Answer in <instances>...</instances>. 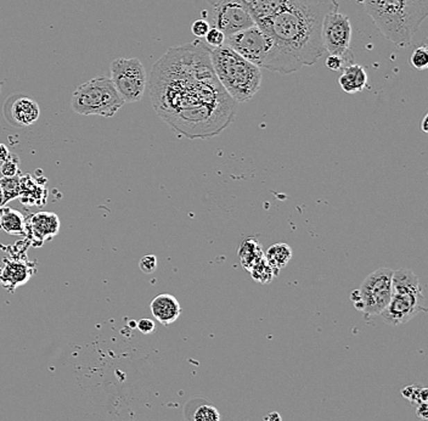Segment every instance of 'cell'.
Instances as JSON below:
<instances>
[{
  "mask_svg": "<svg viewBox=\"0 0 428 421\" xmlns=\"http://www.w3.org/2000/svg\"><path fill=\"white\" fill-rule=\"evenodd\" d=\"M150 97L158 116L191 140L217 137L235 119L237 103L216 77L203 40L168 49L153 66Z\"/></svg>",
  "mask_w": 428,
  "mask_h": 421,
  "instance_id": "cell-1",
  "label": "cell"
},
{
  "mask_svg": "<svg viewBox=\"0 0 428 421\" xmlns=\"http://www.w3.org/2000/svg\"><path fill=\"white\" fill-rule=\"evenodd\" d=\"M339 8L337 0H307L258 22L273 40L263 69L290 74L314 66L325 53L321 37L324 17Z\"/></svg>",
  "mask_w": 428,
  "mask_h": 421,
  "instance_id": "cell-2",
  "label": "cell"
},
{
  "mask_svg": "<svg viewBox=\"0 0 428 421\" xmlns=\"http://www.w3.org/2000/svg\"><path fill=\"white\" fill-rule=\"evenodd\" d=\"M386 40L399 48L411 44L428 15V0H358Z\"/></svg>",
  "mask_w": 428,
  "mask_h": 421,
  "instance_id": "cell-3",
  "label": "cell"
},
{
  "mask_svg": "<svg viewBox=\"0 0 428 421\" xmlns=\"http://www.w3.org/2000/svg\"><path fill=\"white\" fill-rule=\"evenodd\" d=\"M211 63L219 83L235 103L250 101L261 89V69L228 45L211 48Z\"/></svg>",
  "mask_w": 428,
  "mask_h": 421,
  "instance_id": "cell-4",
  "label": "cell"
},
{
  "mask_svg": "<svg viewBox=\"0 0 428 421\" xmlns=\"http://www.w3.org/2000/svg\"><path fill=\"white\" fill-rule=\"evenodd\" d=\"M423 312H427V302L418 275L410 270H393L391 299L379 314L384 323L400 327Z\"/></svg>",
  "mask_w": 428,
  "mask_h": 421,
  "instance_id": "cell-5",
  "label": "cell"
},
{
  "mask_svg": "<svg viewBox=\"0 0 428 421\" xmlns=\"http://www.w3.org/2000/svg\"><path fill=\"white\" fill-rule=\"evenodd\" d=\"M124 104L112 81L105 76H99L80 84L71 99L74 113L84 116L114 117Z\"/></svg>",
  "mask_w": 428,
  "mask_h": 421,
  "instance_id": "cell-6",
  "label": "cell"
},
{
  "mask_svg": "<svg viewBox=\"0 0 428 421\" xmlns=\"http://www.w3.org/2000/svg\"><path fill=\"white\" fill-rule=\"evenodd\" d=\"M393 270L379 268L365 278L358 290L350 294L355 309L368 315H379L387 307L392 295Z\"/></svg>",
  "mask_w": 428,
  "mask_h": 421,
  "instance_id": "cell-7",
  "label": "cell"
},
{
  "mask_svg": "<svg viewBox=\"0 0 428 421\" xmlns=\"http://www.w3.org/2000/svg\"><path fill=\"white\" fill-rule=\"evenodd\" d=\"M110 69V79L112 81L114 88L119 97L123 99L124 103H137L143 99L148 77L140 60L137 58H119L111 64Z\"/></svg>",
  "mask_w": 428,
  "mask_h": 421,
  "instance_id": "cell-8",
  "label": "cell"
},
{
  "mask_svg": "<svg viewBox=\"0 0 428 421\" xmlns=\"http://www.w3.org/2000/svg\"><path fill=\"white\" fill-rule=\"evenodd\" d=\"M323 44L329 55H337L345 60V66L354 64V53L350 48L352 25L348 16L339 10L330 11L323 21Z\"/></svg>",
  "mask_w": 428,
  "mask_h": 421,
  "instance_id": "cell-9",
  "label": "cell"
},
{
  "mask_svg": "<svg viewBox=\"0 0 428 421\" xmlns=\"http://www.w3.org/2000/svg\"><path fill=\"white\" fill-rule=\"evenodd\" d=\"M224 44L241 55L243 59L262 69L273 48V40L271 35L256 24L250 28L228 37Z\"/></svg>",
  "mask_w": 428,
  "mask_h": 421,
  "instance_id": "cell-10",
  "label": "cell"
},
{
  "mask_svg": "<svg viewBox=\"0 0 428 421\" xmlns=\"http://www.w3.org/2000/svg\"><path fill=\"white\" fill-rule=\"evenodd\" d=\"M213 27L222 31L225 38L256 25L251 14L243 6L232 0H221L213 6Z\"/></svg>",
  "mask_w": 428,
  "mask_h": 421,
  "instance_id": "cell-11",
  "label": "cell"
},
{
  "mask_svg": "<svg viewBox=\"0 0 428 421\" xmlns=\"http://www.w3.org/2000/svg\"><path fill=\"white\" fill-rule=\"evenodd\" d=\"M206 1L213 6L221 0H206ZM232 1H235L237 4L243 6L251 14L256 24H258L282 9H285L287 6L300 4L307 0H232Z\"/></svg>",
  "mask_w": 428,
  "mask_h": 421,
  "instance_id": "cell-12",
  "label": "cell"
},
{
  "mask_svg": "<svg viewBox=\"0 0 428 421\" xmlns=\"http://www.w3.org/2000/svg\"><path fill=\"white\" fill-rule=\"evenodd\" d=\"M30 231V239L33 241V245L40 246L44 241H49L59 234L60 220L58 215L53 212H38L31 217L28 224H26V231Z\"/></svg>",
  "mask_w": 428,
  "mask_h": 421,
  "instance_id": "cell-13",
  "label": "cell"
},
{
  "mask_svg": "<svg viewBox=\"0 0 428 421\" xmlns=\"http://www.w3.org/2000/svg\"><path fill=\"white\" fill-rule=\"evenodd\" d=\"M35 272V265L26 261H8L6 267L0 272V284L4 285L6 289H16L26 284Z\"/></svg>",
  "mask_w": 428,
  "mask_h": 421,
  "instance_id": "cell-14",
  "label": "cell"
},
{
  "mask_svg": "<svg viewBox=\"0 0 428 421\" xmlns=\"http://www.w3.org/2000/svg\"><path fill=\"white\" fill-rule=\"evenodd\" d=\"M153 318L162 325L176 323L182 314V306L173 295H158L150 304Z\"/></svg>",
  "mask_w": 428,
  "mask_h": 421,
  "instance_id": "cell-15",
  "label": "cell"
},
{
  "mask_svg": "<svg viewBox=\"0 0 428 421\" xmlns=\"http://www.w3.org/2000/svg\"><path fill=\"white\" fill-rule=\"evenodd\" d=\"M339 84L345 93L357 94L369 87V79L361 65L352 64L342 69Z\"/></svg>",
  "mask_w": 428,
  "mask_h": 421,
  "instance_id": "cell-16",
  "label": "cell"
},
{
  "mask_svg": "<svg viewBox=\"0 0 428 421\" xmlns=\"http://www.w3.org/2000/svg\"><path fill=\"white\" fill-rule=\"evenodd\" d=\"M11 116L17 126H31L38 121L40 115V105L35 100L26 97L16 99L11 105Z\"/></svg>",
  "mask_w": 428,
  "mask_h": 421,
  "instance_id": "cell-17",
  "label": "cell"
},
{
  "mask_svg": "<svg viewBox=\"0 0 428 421\" xmlns=\"http://www.w3.org/2000/svg\"><path fill=\"white\" fill-rule=\"evenodd\" d=\"M26 218L19 210L9 207L0 208V226L10 236H25Z\"/></svg>",
  "mask_w": 428,
  "mask_h": 421,
  "instance_id": "cell-18",
  "label": "cell"
},
{
  "mask_svg": "<svg viewBox=\"0 0 428 421\" xmlns=\"http://www.w3.org/2000/svg\"><path fill=\"white\" fill-rule=\"evenodd\" d=\"M264 257L273 270L275 272V274L277 275L281 270H284L286 265H289V262L292 258V249L287 244L279 242V244L271 246Z\"/></svg>",
  "mask_w": 428,
  "mask_h": 421,
  "instance_id": "cell-19",
  "label": "cell"
},
{
  "mask_svg": "<svg viewBox=\"0 0 428 421\" xmlns=\"http://www.w3.org/2000/svg\"><path fill=\"white\" fill-rule=\"evenodd\" d=\"M239 257L241 261L242 267L250 272L252 267L264 257V254L256 239H246L242 241L241 246L239 249Z\"/></svg>",
  "mask_w": 428,
  "mask_h": 421,
  "instance_id": "cell-20",
  "label": "cell"
},
{
  "mask_svg": "<svg viewBox=\"0 0 428 421\" xmlns=\"http://www.w3.org/2000/svg\"><path fill=\"white\" fill-rule=\"evenodd\" d=\"M250 273L253 280L259 284H268L276 276L275 272L266 262V257H263L259 262H257L256 265L252 267Z\"/></svg>",
  "mask_w": 428,
  "mask_h": 421,
  "instance_id": "cell-21",
  "label": "cell"
},
{
  "mask_svg": "<svg viewBox=\"0 0 428 421\" xmlns=\"http://www.w3.org/2000/svg\"><path fill=\"white\" fill-rule=\"evenodd\" d=\"M192 421H221V414L212 404H200L192 413Z\"/></svg>",
  "mask_w": 428,
  "mask_h": 421,
  "instance_id": "cell-22",
  "label": "cell"
},
{
  "mask_svg": "<svg viewBox=\"0 0 428 421\" xmlns=\"http://www.w3.org/2000/svg\"><path fill=\"white\" fill-rule=\"evenodd\" d=\"M0 185L3 189V195H4V204L14 199L16 196H19L21 192V181L15 176L11 178H4L0 181Z\"/></svg>",
  "mask_w": 428,
  "mask_h": 421,
  "instance_id": "cell-23",
  "label": "cell"
},
{
  "mask_svg": "<svg viewBox=\"0 0 428 421\" xmlns=\"http://www.w3.org/2000/svg\"><path fill=\"white\" fill-rule=\"evenodd\" d=\"M410 64L413 69H426L428 67V50L427 47H418L413 50V54L410 56Z\"/></svg>",
  "mask_w": 428,
  "mask_h": 421,
  "instance_id": "cell-24",
  "label": "cell"
},
{
  "mask_svg": "<svg viewBox=\"0 0 428 421\" xmlns=\"http://www.w3.org/2000/svg\"><path fill=\"white\" fill-rule=\"evenodd\" d=\"M203 42H205L209 48H212V49H213V48H219V47L224 45L225 35H224L222 31L218 30L216 27H211L209 31H208V33L205 35Z\"/></svg>",
  "mask_w": 428,
  "mask_h": 421,
  "instance_id": "cell-25",
  "label": "cell"
},
{
  "mask_svg": "<svg viewBox=\"0 0 428 421\" xmlns=\"http://www.w3.org/2000/svg\"><path fill=\"white\" fill-rule=\"evenodd\" d=\"M139 268L145 274H153L157 270V257L153 255L144 256L139 262Z\"/></svg>",
  "mask_w": 428,
  "mask_h": 421,
  "instance_id": "cell-26",
  "label": "cell"
},
{
  "mask_svg": "<svg viewBox=\"0 0 428 421\" xmlns=\"http://www.w3.org/2000/svg\"><path fill=\"white\" fill-rule=\"evenodd\" d=\"M0 172L1 174L6 176V178H11V176H15L19 173V163L16 162L14 157H9L6 161L1 163L0 167Z\"/></svg>",
  "mask_w": 428,
  "mask_h": 421,
  "instance_id": "cell-27",
  "label": "cell"
},
{
  "mask_svg": "<svg viewBox=\"0 0 428 421\" xmlns=\"http://www.w3.org/2000/svg\"><path fill=\"white\" fill-rule=\"evenodd\" d=\"M209 28H211V26L208 24V21L203 20V19L196 20L191 26L192 35H195L197 40H203L205 35L208 33Z\"/></svg>",
  "mask_w": 428,
  "mask_h": 421,
  "instance_id": "cell-28",
  "label": "cell"
},
{
  "mask_svg": "<svg viewBox=\"0 0 428 421\" xmlns=\"http://www.w3.org/2000/svg\"><path fill=\"white\" fill-rule=\"evenodd\" d=\"M325 65L326 67L331 71H341V69H343V67H345V60L337 56V55H329L326 58Z\"/></svg>",
  "mask_w": 428,
  "mask_h": 421,
  "instance_id": "cell-29",
  "label": "cell"
},
{
  "mask_svg": "<svg viewBox=\"0 0 428 421\" xmlns=\"http://www.w3.org/2000/svg\"><path fill=\"white\" fill-rule=\"evenodd\" d=\"M137 329H138L140 333L150 335V333H153L156 330V324L151 319L143 318L139 320L138 324H137Z\"/></svg>",
  "mask_w": 428,
  "mask_h": 421,
  "instance_id": "cell-30",
  "label": "cell"
},
{
  "mask_svg": "<svg viewBox=\"0 0 428 421\" xmlns=\"http://www.w3.org/2000/svg\"><path fill=\"white\" fill-rule=\"evenodd\" d=\"M9 157H10L9 149H8L6 145H4V144H0V161H6Z\"/></svg>",
  "mask_w": 428,
  "mask_h": 421,
  "instance_id": "cell-31",
  "label": "cell"
},
{
  "mask_svg": "<svg viewBox=\"0 0 428 421\" xmlns=\"http://www.w3.org/2000/svg\"><path fill=\"white\" fill-rule=\"evenodd\" d=\"M418 414L421 419H427V404L421 403L418 408Z\"/></svg>",
  "mask_w": 428,
  "mask_h": 421,
  "instance_id": "cell-32",
  "label": "cell"
},
{
  "mask_svg": "<svg viewBox=\"0 0 428 421\" xmlns=\"http://www.w3.org/2000/svg\"><path fill=\"white\" fill-rule=\"evenodd\" d=\"M266 421H281V418L277 413H271V415L268 416Z\"/></svg>",
  "mask_w": 428,
  "mask_h": 421,
  "instance_id": "cell-33",
  "label": "cell"
},
{
  "mask_svg": "<svg viewBox=\"0 0 428 421\" xmlns=\"http://www.w3.org/2000/svg\"><path fill=\"white\" fill-rule=\"evenodd\" d=\"M427 121H428V116L427 115H426V116H425V118H423V121H422V131L425 133L428 132Z\"/></svg>",
  "mask_w": 428,
  "mask_h": 421,
  "instance_id": "cell-34",
  "label": "cell"
},
{
  "mask_svg": "<svg viewBox=\"0 0 428 421\" xmlns=\"http://www.w3.org/2000/svg\"><path fill=\"white\" fill-rule=\"evenodd\" d=\"M4 205V195H3V189H1V185H0V207Z\"/></svg>",
  "mask_w": 428,
  "mask_h": 421,
  "instance_id": "cell-35",
  "label": "cell"
},
{
  "mask_svg": "<svg viewBox=\"0 0 428 421\" xmlns=\"http://www.w3.org/2000/svg\"><path fill=\"white\" fill-rule=\"evenodd\" d=\"M420 421H427V419H420Z\"/></svg>",
  "mask_w": 428,
  "mask_h": 421,
  "instance_id": "cell-36",
  "label": "cell"
}]
</instances>
